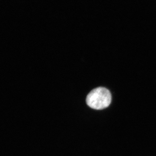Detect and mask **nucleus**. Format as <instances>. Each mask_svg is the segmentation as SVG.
<instances>
[{
    "instance_id": "1",
    "label": "nucleus",
    "mask_w": 156,
    "mask_h": 156,
    "mask_svg": "<svg viewBox=\"0 0 156 156\" xmlns=\"http://www.w3.org/2000/svg\"><path fill=\"white\" fill-rule=\"evenodd\" d=\"M112 95L107 89L98 87L92 90L86 98L87 105L92 109L102 110L106 108L110 105Z\"/></svg>"
}]
</instances>
